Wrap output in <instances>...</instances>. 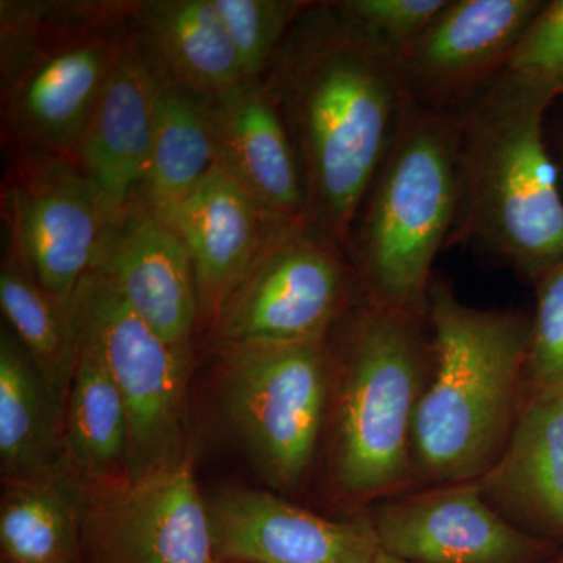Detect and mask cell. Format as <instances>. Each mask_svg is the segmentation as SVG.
<instances>
[{"label": "cell", "instance_id": "obj_1", "mask_svg": "<svg viewBox=\"0 0 563 563\" xmlns=\"http://www.w3.org/2000/svg\"><path fill=\"white\" fill-rule=\"evenodd\" d=\"M262 80L298 155L309 220L350 255L355 218L406 102L393 55L333 2H312Z\"/></svg>", "mask_w": 563, "mask_h": 563}, {"label": "cell", "instance_id": "obj_2", "mask_svg": "<svg viewBox=\"0 0 563 563\" xmlns=\"http://www.w3.org/2000/svg\"><path fill=\"white\" fill-rule=\"evenodd\" d=\"M559 92L503 73L457 117L459 210L472 243L533 282L563 261V199L544 118Z\"/></svg>", "mask_w": 563, "mask_h": 563}, {"label": "cell", "instance_id": "obj_3", "mask_svg": "<svg viewBox=\"0 0 563 563\" xmlns=\"http://www.w3.org/2000/svg\"><path fill=\"white\" fill-rule=\"evenodd\" d=\"M428 321L432 358L415 412L413 474L435 487L474 483L498 461L523 407L531 321L466 306L435 279Z\"/></svg>", "mask_w": 563, "mask_h": 563}, {"label": "cell", "instance_id": "obj_4", "mask_svg": "<svg viewBox=\"0 0 563 563\" xmlns=\"http://www.w3.org/2000/svg\"><path fill=\"white\" fill-rule=\"evenodd\" d=\"M133 32V2H0L2 144L70 157Z\"/></svg>", "mask_w": 563, "mask_h": 563}, {"label": "cell", "instance_id": "obj_5", "mask_svg": "<svg viewBox=\"0 0 563 563\" xmlns=\"http://www.w3.org/2000/svg\"><path fill=\"white\" fill-rule=\"evenodd\" d=\"M457 147L455 114L406 98L352 228L350 257L362 302L428 314L433 262L457 220Z\"/></svg>", "mask_w": 563, "mask_h": 563}, {"label": "cell", "instance_id": "obj_6", "mask_svg": "<svg viewBox=\"0 0 563 563\" xmlns=\"http://www.w3.org/2000/svg\"><path fill=\"white\" fill-rule=\"evenodd\" d=\"M428 314L358 301L332 351L335 429L332 476L343 498H377L412 481L415 412L429 369Z\"/></svg>", "mask_w": 563, "mask_h": 563}, {"label": "cell", "instance_id": "obj_7", "mask_svg": "<svg viewBox=\"0 0 563 563\" xmlns=\"http://www.w3.org/2000/svg\"><path fill=\"white\" fill-rule=\"evenodd\" d=\"M357 298L342 244L310 220H274L206 333L211 347L325 340Z\"/></svg>", "mask_w": 563, "mask_h": 563}, {"label": "cell", "instance_id": "obj_8", "mask_svg": "<svg viewBox=\"0 0 563 563\" xmlns=\"http://www.w3.org/2000/svg\"><path fill=\"white\" fill-rule=\"evenodd\" d=\"M222 401L263 479L291 492L306 479L328 410L329 339L214 346Z\"/></svg>", "mask_w": 563, "mask_h": 563}, {"label": "cell", "instance_id": "obj_9", "mask_svg": "<svg viewBox=\"0 0 563 563\" xmlns=\"http://www.w3.org/2000/svg\"><path fill=\"white\" fill-rule=\"evenodd\" d=\"M77 335L91 344L120 388L129 418L128 476L187 461V385L192 354L150 328L92 268L73 301Z\"/></svg>", "mask_w": 563, "mask_h": 563}, {"label": "cell", "instance_id": "obj_10", "mask_svg": "<svg viewBox=\"0 0 563 563\" xmlns=\"http://www.w3.org/2000/svg\"><path fill=\"white\" fill-rule=\"evenodd\" d=\"M0 198L7 244L44 290L73 306L114 221L101 191L69 157L25 154L10 158Z\"/></svg>", "mask_w": 563, "mask_h": 563}, {"label": "cell", "instance_id": "obj_11", "mask_svg": "<svg viewBox=\"0 0 563 563\" xmlns=\"http://www.w3.org/2000/svg\"><path fill=\"white\" fill-rule=\"evenodd\" d=\"M217 561L209 503L190 457L146 476L84 483L81 562Z\"/></svg>", "mask_w": 563, "mask_h": 563}, {"label": "cell", "instance_id": "obj_12", "mask_svg": "<svg viewBox=\"0 0 563 563\" xmlns=\"http://www.w3.org/2000/svg\"><path fill=\"white\" fill-rule=\"evenodd\" d=\"M542 0H450L393 57L404 95L422 109L459 114L506 69Z\"/></svg>", "mask_w": 563, "mask_h": 563}, {"label": "cell", "instance_id": "obj_13", "mask_svg": "<svg viewBox=\"0 0 563 563\" xmlns=\"http://www.w3.org/2000/svg\"><path fill=\"white\" fill-rule=\"evenodd\" d=\"M92 268L166 343L192 354L201 331L198 284L190 251L172 222L131 203L111 222Z\"/></svg>", "mask_w": 563, "mask_h": 563}, {"label": "cell", "instance_id": "obj_14", "mask_svg": "<svg viewBox=\"0 0 563 563\" xmlns=\"http://www.w3.org/2000/svg\"><path fill=\"white\" fill-rule=\"evenodd\" d=\"M372 525L380 550L415 563H528L542 547L493 509L476 481L384 504Z\"/></svg>", "mask_w": 563, "mask_h": 563}, {"label": "cell", "instance_id": "obj_15", "mask_svg": "<svg viewBox=\"0 0 563 563\" xmlns=\"http://www.w3.org/2000/svg\"><path fill=\"white\" fill-rule=\"evenodd\" d=\"M214 553L239 563H372V521L331 520L272 492L228 488L207 499Z\"/></svg>", "mask_w": 563, "mask_h": 563}, {"label": "cell", "instance_id": "obj_16", "mask_svg": "<svg viewBox=\"0 0 563 563\" xmlns=\"http://www.w3.org/2000/svg\"><path fill=\"white\" fill-rule=\"evenodd\" d=\"M166 80L133 24L69 157L101 191L114 220L139 187Z\"/></svg>", "mask_w": 563, "mask_h": 563}, {"label": "cell", "instance_id": "obj_17", "mask_svg": "<svg viewBox=\"0 0 563 563\" xmlns=\"http://www.w3.org/2000/svg\"><path fill=\"white\" fill-rule=\"evenodd\" d=\"M217 165L277 220H309L301 166L262 79L213 99Z\"/></svg>", "mask_w": 563, "mask_h": 563}, {"label": "cell", "instance_id": "obj_18", "mask_svg": "<svg viewBox=\"0 0 563 563\" xmlns=\"http://www.w3.org/2000/svg\"><path fill=\"white\" fill-rule=\"evenodd\" d=\"M274 220L217 163L166 220L190 251L203 332L261 250Z\"/></svg>", "mask_w": 563, "mask_h": 563}, {"label": "cell", "instance_id": "obj_19", "mask_svg": "<svg viewBox=\"0 0 563 563\" xmlns=\"http://www.w3.org/2000/svg\"><path fill=\"white\" fill-rule=\"evenodd\" d=\"M476 483L510 523L563 536V387L532 393L498 461Z\"/></svg>", "mask_w": 563, "mask_h": 563}, {"label": "cell", "instance_id": "obj_20", "mask_svg": "<svg viewBox=\"0 0 563 563\" xmlns=\"http://www.w3.org/2000/svg\"><path fill=\"white\" fill-rule=\"evenodd\" d=\"M133 24L152 60L177 87L217 99L244 80L213 0H140Z\"/></svg>", "mask_w": 563, "mask_h": 563}, {"label": "cell", "instance_id": "obj_21", "mask_svg": "<svg viewBox=\"0 0 563 563\" xmlns=\"http://www.w3.org/2000/svg\"><path fill=\"white\" fill-rule=\"evenodd\" d=\"M214 163L213 99L166 80L150 152L131 203L169 220Z\"/></svg>", "mask_w": 563, "mask_h": 563}, {"label": "cell", "instance_id": "obj_22", "mask_svg": "<svg viewBox=\"0 0 563 563\" xmlns=\"http://www.w3.org/2000/svg\"><path fill=\"white\" fill-rule=\"evenodd\" d=\"M84 481L68 463L3 481L2 563L81 562Z\"/></svg>", "mask_w": 563, "mask_h": 563}, {"label": "cell", "instance_id": "obj_23", "mask_svg": "<svg viewBox=\"0 0 563 563\" xmlns=\"http://www.w3.org/2000/svg\"><path fill=\"white\" fill-rule=\"evenodd\" d=\"M65 409L49 384L2 324L0 333V463L5 479L49 472L65 463Z\"/></svg>", "mask_w": 563, "mask_h": 563}, {"label": "cell", "instance_id": "obj_24", "mask_svg": "<svg viewBox=\"0 0 563 563\" xmlns=\"http://www.w3.org/2000/svg\"><path fill=\"white\" fill-rule=\"evenodd\" d=\"M65 461L84 483L128 476L129 418L120 388L90 343L77 362L63 415Z\"/></svg>", "mask_w": 563, "mask_h": 563}, {"label": "cell", "instance_id": "obj_25", "mask_svg": "<svg viewBox=\"0 0 563 563\" xmlns=\"http://www.w3.org/2000/svg\"><path fill=\"white\" fill-rule=\"evenodd\" d=\"M3 322L27 352L65 409L77 362L73 306L44 290L13 247L5 244L0 268Z\"/></svg>", "mask_w": 563, "mask_h": 563}, {"label": "cell", "instance_id": "obj_26", "mask_svg": "<svg viewBox=\"0 0 563 563\" xmlns=\"http://www.w3.org/2000/svg\"><path fill=\"white\" fill-rule=\"evenodd\" d=\"M239 55L243 79H262L292 25L309 9L306 0H213Z\"/></svg>", "mask_w": 563, "mask_h": 563}, {"label": "cell", "instance_id": "obj_27", "mask_svg": "<svg viewBox=\"0 0 563 563\" xmlns=\"http://www.w3.org/2000/svg\"><path fill=\"white\" fill-rule=\"evenodd\" d=\"M450 0H340L333 2L352 27L395 57Z\"/></svg>", "mask_w": 563, "mask_h": 563}, {"label": "cell", "instance_id": "obj_28", "mask_svg": "<svg viewBox=\"0 0 563 563\" xmlns=\"http://www.w3.org/2000/svg\"><path fill=\"white\" fill-rule=\"evenodd\" d=\"M526 383L532 393L563 387V261L537 280Z\"/></svg>", "mask_w": 563, "mask_h": 563}, {"label": "cell", "instance_id": "obj_29", "mask_svg": "<svg viewBox=\"0 0 563 563\" xmlns=\"http://www.w3.org/2000/svg\"><path fill=\"white\" fill-rule=\"evenodd\" d=\"M504 73L563 95V0L543 3L515 44Z\"/></svg>", "mask_w": 563, "mask_h": 563}, {"label": "cell", "instance_id": "obj_30", "mask_svg": "<svg viewBox=\"0 0 563 563\" xmlns=\"http://www.w3.org/2000/svg\"><path fill=\"white\" fill-rule=\"evenodd\" d=\"M372 563H415L409 561H404V559L395 558V555L385 553V551L380 550L379 553L376 554L374 561Z\"/></svg>", "mask_w": 563, "mask_h": 563}, {"label": "cell", "instance_id": "obj_31", "mask_svg": "<svg viewBox=\"0 0 563 563\" xmlns=\"http://www.w3.org/2000/svg\"><path fill=\"white\" fill-rule=\"evenodd\" d=\"M559 143H561L562 163H563V121L561 125V133H559Z\"/></svg>", "mask_w": 563, "mask_h": 563}, {"label": "cell", "instance_id": "obj_32", "mask_svg": "<svg viewBox=\"0 0 563 563\" xmlns=\"http://www.w3.org/2000/svg\"><path fill=\"white\" fill-rule=\"evenodd\" d=\"M213 563H239V562L220 561V559H218V561L213 562Z\"/></svg>", "mask_w": 563, "mask_h": 563}, {"label": "cell", "instance_id": "obj_33", "mask_svg": "<svg viewBox=\"0 0 563 563\" xmlns=\"http://www.w3.org/2000/svg\"><path fill=\"white\" fill-rule=\"evenodd\" d=\"M559 563H563V558H562V561H561V562H559Z\"/></svg>", "mask_w": 563, "mask_h": 563}]
</instances>
